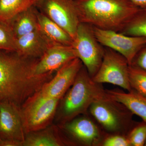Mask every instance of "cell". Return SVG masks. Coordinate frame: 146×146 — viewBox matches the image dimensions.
<instances>
[{
    "label": "cell",
    "mask_w": 146,
    "mask_h": 146,
    "mask_svg": "<svg viewBox=\"0 0 146 146\" xmlns=\"http://www.w3.org/2000/svg\"><path fill=\"white\" fill-rule=\"evenodd\" d=\"M44 0H35V6H37L39 5Z\"/></svg>",
    "instance_id": "cell-28"
},
{
    "label": "cell",
    "mask_w": 146,
    "mask_h": 146,
    "mask_svg": "<svg viewBox=\"0 0 146 146\" xmlns=\"http://www.w3.org/2000/svg\"><path fill=\"white\" fill-rule=\"evenodd\" d=\"M0 146H23V143L13 140H1Z\"/></svg>",
    "instance_id": "cell-26"
},
{
    "label": "cell",
    "mask_w": 146,
    "mask_h": 146,
    "mask_svg": "<svg viewBox=\"0 0 146 146\" xmlns=\"http://www.w3.org/2000/svg\"><path fill=\"white\" fill-rule=\"evenodd\" d=\"M37 15L39 29L53 44L72 45V38L61 27L38 9Z\"/></svg>",
    "instance_id": "cell-18"
},
{
    "label": "cell",
    "mask_w": 146,
    "mask_h": 146,
    "mask_svg": "<svg viewBox=\"0 0 146 146\" xmlns=\"http://www.w3.org/2000/svg\"><path fill=\"white\" fill-rule=\"evenodd\" d=\"M130 65L146 71V44L136 54Z\"/></svg>",
    "instance_id": "cell-25"
},
{
    "label": "cell",
    "mask_w": 146,
    "mask_h": 146,
    "mask_svg": "<svg viewBox=\"0 0 146 146\" xmlns=\"http://www.w3.org/2000/svg\"><path fill=\"white\" fill-rule=\"evenodd\" d=\"M131 146H143L146 141V123H137L127 136Z\"/></svg>",
    "instance_id": "cell-23"
},
{
    "label": "cell",
    "mask_w": 146,
    "mask_h": 146,
    "mask_svg": "<svg viewBox=\"0 0 146 146\" xmlns=\"http://www.w3.org/2000/svg\"><path fill=\"white\" fill-rule=\"evenodd\" d=\"M129 76L131 89L146 97V71L129 65Z\"/></svg>",
    "instance_id": "cell-22"
},
{
    "label": "cell",
    "mask_w": 146,
    "mask_h": 146,
    "mask_svg": "<svg viewBox=\"0 0 146 146\" xmlns=\"http://www.w3.org/2000/svg\"><path fill=\"white\" fill-rule=\"evenodd\" d=\"M36 7L74 39L80 23L74 0H44Z\"/></svg>",
    "instance_id": "cell-9"
},
{
    "label": "cell",
    "mask_w": 146,
    "mask_h": 146,
    "mask_svg": "<svg viewBox=\"0 0 146 146\" xmlns=\"http://www.w3.org/2000/svg\"><path fill=\"white\" fill-rule=\"evenodd\" d=\"M37 11L36 7L32 6L18 13L8 22L17 39L38 29Z\"/></svg>",
    "instance_id": "cell-17"
},
{
    "label": "cell",
    "mask_w": 146,
    "mask_h": 146,
    "mask_svg": "<svg viewBox=\"0 0 146 146\" xmlns=\"http://www.w3.org/2000/svg\"><path fill=\"white\" fill-rule=\"evenodd\" d=\"M1 138H0V141H1Z\"/></svg>",
    "instance_id": "cell-30"
},
{
    "label": "cell",
    "mask_w": 146,
    "mask_h": 146,
    "mask_svg": "<svg viewBox=\"0 0 146 146\" xmlns=\"http://www.w3.org/2000/svg\"><path fill=\"white\" fill-rule=\"evenodd\" d=\"M83 65L78 58L69 61L58 69L37 93L44 97L61 99L72 85Z\"/></svg>",
    "instance_id": "cell-11"
},
{
    "label": "cell",
    "mask_w": 146,
    "mask_h": 146,
    "mask_svg": "<svg viewBox=\"0 0 146 146\" xmlns=\"http://www.w3.org/2000/svg\"><path fill=\"white\" fill-rule=\"evenodd\" d=\"M24 130L20 106L8 102H0V138L23 143Z\"/></svg>",
    "instance_id": "cell-12"
},
{
    "label": "cell",
    "mask_w": 146,
    "mask_h": 146,
    "mask_svg": "<svg viewBox=\"0 0 146 146\" xmlns=\"http://www.w3.org/2000/svg\"><path fill=\"white\" fill-rule=\"evenodd\" d=\"M80 23L120 32L140 8L130 0H74Z\"/></svg>",
    "instance_id": "cell-2"
},
{
    "label": "cell",
    "mask_w": 146,
    "mask_h": 146,
    "mask_svg": "<svg viewBox=\"0 0 146 146\" xmlns=\"http://www.w3.org/2000/svg\"><path fill=\"white\" fill-rule=\"evenodd\" d=\"M93 29L97 40L103 46L121 54L127 60L129 65L136 54L146 44V37L129 36L118 32L94 27Z\"/></svg>",
    "instance_id": "cell-10"
},
{
    "label": "cell",
    "mask_w": 146,
    "mask_h": 146,
    "mask_svg": "<svg viewBox=\"0 0 146 146\" xmlns=\"http://www.w3.org/2000/svg\"><path fill=\"white\" fill-rule=\"evenodd\" d=\"M108 98L102 84L95 82L83 65L72 85L60 99L54 121L56 125L64 124L86 115L95 102Z\"/></svg>",
    "instance_id": "cell-3"
},
{
    "label": "cell",
    "mask_w": 146,
    "mask_h": 146,
    "mask_svg": "<svg viewBox=\"0 0 146 146\" xmlns=\"http://www.w3.org/2000/svg\"><path fill=\"white\" fill-rule=\"evenodd\" d=\"M132 3L139 8L146 7V0H130Z\"/></svg>",
    "instance_id": "cell-27"
},
{
    "label": "cell",
    "mask_w": 146,
    "mask_h": 146,
    "mask_svg": "<svg viewBox=\"0 0 146 146\" xmlns=\"http://www.w3.org/2000/svg\"><path fill=\"white\" fill-rule=\"evenodd\" d=\"M71 146H101L106 137L89 117H77L62 125H58Z\"/></svg>",
    "instance_id": "cell-8"
},
{
    "label": "cell",
    "mask_w": 146,
    "mask_h": 146,
    "mask_svg": "<svg viewBox=\"0 0 146 146\" xmlns=\"http://www.w3.org/2000/svg\"><path fill=\"white\" fill-rule=\"evenodd\" d=\"M60 100L42 96L37 92L29 97L21 107L26 134L52 124Z\"/></svg>",
    "instance_id": "cell-5"
},
{
    "label": "cell",
    "mask_w": 146,
    "mask_h": 146,
    "mask_svg": "<svg viewBox=\"0 0 146 146\" xmlns=\"http://www.w3.org/2000/svg\"><path fill=\"white\" fill-rule=\"evenodd\" d=\"M145 146H146V141L145 144Z\"/></svg>",
    "instance_id": "cell-29"
},
{
    "label": "cell",
    "mask_w": 146,
    "mask_h": 146,
    "mask_svg": "<svg viewBox=\"0 0 146 146\" xmlns=\"http://www.w3.org/2000/svg\"><path fill=\"white\" fill-rule=\"evenodd\" d=\"M90 114L109 135L127 136L137 123L133 114L122 104L110 98L100 100L89 108Z\"/></svg>",
    "instance_id": "cell-4"
},
{
    "label": "cell",
    "mask_w": 146,
    "mask_h": 146,
    "mask_svg": "<svg viewBox=\"0 0 146 146\" xmlns=\"http://www.w3.org/2000/svg\"><path fill=\"white\" fill-rule=\"evenodd\" d=\"M71 46L76 57L81 60L93 78L99 69L105 51V47L95 36L93 27L80 23Z\"/></svg>",
    "instance_id": "cell-6"
},
{
    "label": "cell",
    "mask_w": 146,
    "mask_h": 146,
    "mask_svg": "<svg viewBox=\"0 0 146 146\" xmlns=\"http://www.w3.org/2000/svg\"><path fill=\"white\" fill-rule=\"evenodd\" d=\"M103 146H131L127 136L121 135H108L102 142Z\"/></svg>",
    "instance_id": "cell-24"
},
{
    "label": "cell",
    "mask_w": 146,
    "mask_h": 146,
    "mask_svg": "<svg viewBox=\"0 0 146 146\" xmlns=\"http://www.w3.org/2000/svg\"><path fill=\"white\" fill-rule=\"evenodd\" d=\"M0 50L17 51V38L8 22L0 21Z\"/></svg>",
    "instance_id": "cell-21"
},
{
    "label": "cell",
    "mask_w": 146,
    "mask_h": 146,
    "mask_svg": "<svg viewBox=\"0 0 146 146\" xmlns=\"http://www.w3.org/2000/svg\"><path fill=\"white\" fill-rule=\"evenodd\" d=\"M77 58L72 46L54 44L39 58L35 68L36 75L56 72L63 65Z\"/></svg>",
    "instance_id": "cell-13"
},
{
    "label": "cell",
    "mask_w": 146,
    "mask_h": 146,
    "mask_svg": "<svg viewBox=\"0 0 146 146\" xmlns=\"http://www.w3.org/2000/svg\"><path fill=\"white\" fill-rule=\"evenodd\" d=\"M71 146L56 125L52 124L37 131L27 133L23 146Z\"/></svg>",
    "instance_id": "cell-15"
},
{
    "label": "cell",
    "mask_w": 146,
    "mask_h": 146,
    "mask_svg": "<svg viewBox=\"0 0 146 146\" xmlns=\"http://www.w3.org/2000/svg\"><path fill=\"white\" fill-rule=\"evenodd\" d=\"M54 44L38 28L17 38L16 52L27 57L40 58Z\"/></svg>",
    "instance_id": "cell-14"
},
{
    "label": "cell",
    "mask_w": 146,
    "mask_h": 146,
    "mask_svg": "<svg viewBox=\"0 0 146 146\" xmlns=\"http://www.w3.org/2000/svg\"><path fill=\"white\" fill-rule=\"evenodd\" d=\"M120 33L129 36L146 38V7L139 8Z\"/></svg>",
    "instance_id": "cell-20"
},
{
    "label": "cell",
    "mask_w": 146,
    "mask_h": 146,
    "mask_svg": "<svg viewBox=\"0 0 146 146\" xmlns=\"http://www.w3.org/2000/svg\"><path fill=\"white\" fill-rule=\"evenodd\" d=\"M35 3V0H0V21L9 22Z\"/></svg>",
    "instance_id": "cell-19"
},
{
    "label": "cell",
    "mask_w": 146,
    "mask_h": 146,
    "mask_svg": "<svg viewBox=\"0 0 146 146\" xmlns=\"http://www.w3.org/2000/svg\"><path fill=\"white\" fill-rule=\"evenodd\" d=\"M108 97L122 104L133 115L139 116L146 123V97L131 89L125 93L119 89L106 90Z\"/></svg>",
    "instance_id": "cell-16"
},
{
    "label": "cell",
    "mask_w": 146,
    "mask_h": 146,
    "mask_svg": "<svg viewBox=\"0 0 146 146\" xmlns=\"http://www.w3.org/2000/svg\"><path fill=\"white\" fill-rule=\"evenodd\" d=\"M39 59L0 50V102L12 103L21 107L53 77L56 72L35 74Z\"/></svg>",
    "instance_id": "cell-1"
},
{
    "label": "cell",
    "mask_w": 146,
    "mask_h": 146,
    "mask_svg": "<svg viewBox=\"0 0 146 146\" xmlns=\"http://www.w3.org/2000/svg\"><path fill=\"white\" fill-rule=\"evenodd\" d=\"M98 70L92 78L97 83H109L121 87L127 91L131 90L129 82V64L123 55L108 47Z\"/></svg>",
    "instance_id": "cell-7"
}]
</instances>
